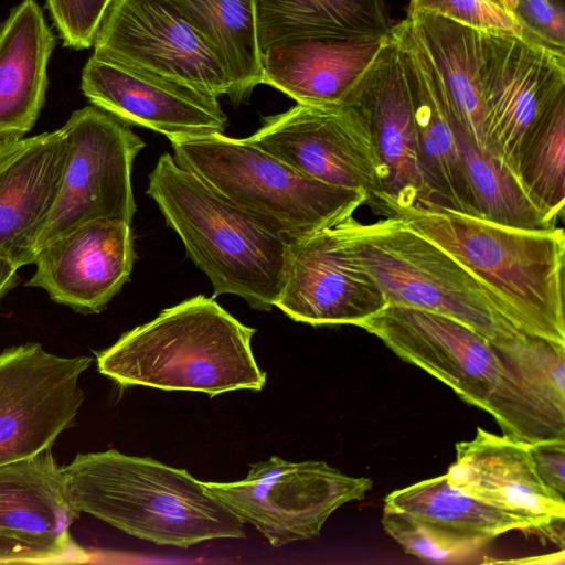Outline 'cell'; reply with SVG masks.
<instances>
[{"label": "cell", "instance_id": "27", "mask_svg": "<svg viewBox=\"0 0 565 565\" xmlns=\"http://www.w3.org/2000/svg\"><path fill=\"white\" fill-rule=\"evenodd\" d=\"M384 508L413 515L457 536L490 543L510 531L536 532L529 520L480 501L447 475L387 494Z\"/></svg>", "mask_w": 565, "mask_h": 565}, {"label": "cell", "instance_id": "25", "mask_svg": "<svg viewBox=\"0 0 565 565\" xmlns=\"http://www.w3.org/2000/svg\"><path fill=\"white\" fill-rule=\"evenodd\" d=\"M423 46L450 120L486 150L480 84L481 31L427 12L406 18Z\"/></svg>", "mask_w": 565, "mask_h": 565}, {"label": "cell", "instance_id": "6", "mask_svg": "<svg viewBox=\"0 0 565 565\" xmlns=\"http://www.w3.org/2000/svg\"><path fill=\"white\" fill-rule=\"evenodd\" d=\"M333 226L350 254L379 284L387 306L445 315L490 342L523 333L470 273L399 217L386 215L363 224L350 215Z\"/></svg>", "mask_w": 565, "mask_h": 565}, {"label": "cell", "instance_id": "12", "mask_svg": "<svg viewBox=\"0 0 565 565\" xmlns=\"http://www.w3.org/2000/svg\"><path fill=\"white\" fill-rule=\"evenodd\" d=\"M480 84L486 150L516 175L525 134L565 96V55L511 33L481 31Z\"/></svg>", "mask_w": 565, "mask_h": 565}, {"label": "cell", "instance_id": "9", "mask_svg": "<svg viewBox=\"0 0 565 565\" xmlns=\"http://www.w3.org/2000/svg\"><path fill=\"white\" fill-rule=\"evenodd\" d=\"M93 46L132 72L216 98L231 94L222 63L171 0H113Z\"/></svg>", "mask_w": 565, "mask_h": 565}, {"label": "cell", "instance_id": "32", "mask_svg": "<svg viewBox=\"0 0 565 565\" xmlns=\"http://www.w3.org/2000/svg\"><path fill=\"white\" fill-rule=\"evenodd\" d=\"M427 12L467 26L522 38L513 15L490 0H409L408 13Z\"/></svg>", "mask_w": 565, "mask_h": 565}, {"label": "cell", "instance_id": "26", "mask_svg": "<svg viewBox=\"0 0 565 565\" xmlns=\"http://www.w3.org/2000/svg\"><path fill=\"white\" fill-rule=\"evenodd\" d=\"M259 46L303 38H386L385 0H255Z\"/></svg>", "mask_w": 565, "mask_h": 565}, {"label": "cell", "instance_id": "22", "mask_svg": "<svg viewBox=\"0 0 565 565\" xmlns=\"http://www.w3.org/2000/svg\"><path fill=\"white\" fill-rule=\"evenodd\" d=\"M409 94L419 167L433 204L477 216L446 103L409 22L392 28Z\"/></svg>", "mask_w": 565, "mask_h": 565}, {"label": "cell", "instance_id": "24", "mask_svg": "<svg viewBox=\"0 0 565 565\" xmlns=\"http://www.w3.org/2000/svg\"><path fill=\"white\" fill-rule=\"evenodd\" d=\"M55 38L35 0L14 7L0 26V141L22 138L45 103Z\"/></svg>", "mask_w": 565, "mask_h": 565}, {"label": "cell", "instance_id": "19", "mask_svg": "<svg viewBox=\"0 0 565 565\" xmlns=\"http://www.w3.org/2000/svg\"><path fill=\"white\" fill-rule=\"evenodd\" d=\"M81 88L96 107L126 124L171 140L224 134L227 117L216 97L152 78L92 55Z\"/></svg>", "mask_w": 565, "mask_h": 565}, {"label": "cell", "instance_id": "21", "mask_svg": "<svg viewBox=\"0 0 565 565\" xmlns=\"http://www.w3.org/2000/svg\"><path fill=\"white\" fill-rule=\"evenodd\" d=\"M68 156L63 128L0 141V257L33 264Z\"/></svg>", "mask_w": 565, "mask_h": 565}, {"label": "cell", "instance_id": "30", "mask_svg": "<svg viewBox=\"0 0 565 565\" xmlns=\"http://www.w3.org/2000/svg\"><path fill=\"white\" fill-rule=\"evenodd\" d=\"M516 177L532 201L554 222L565 205V96L551 105L521 141Z\"/></svg>", "mask_w": 565, "mask_h": 565}, {"label": "cell", "instance_id": "34", "mask_svg": "<svg viewBox=\"0 0 565 565\" xmlns=\"http://www.w3.org/2000/svg\"><path fill=\"white\" fill-rule=\"evenodd\" d=\"M512 15L523 39L565 55L564 0H515Z\"/></svg>", "mask_w": 565, "mask_h": 565}, {"label": "cell", "instance_id": "16", "mask_svg": "<svg viewBox=\"0 0 565 565\" xmlns=\"http://www.w3.org/2000/svg\"><path fill=\"white\" fill-rule=\"evenodd\" d=\"M137 258L130 223L98 218L44 245L25 286L82 313H98L129 280Z\"/></svg>", "mask_w": 565, "mask_h": 565}, {"label": "cell", "instance_id": "7", "mask_svg": "<svg viewBox=\"0 0 565 565\" xmlns=\"http://www.w3.org/2000/svg\"><path fill=\"white\" fill-rule=\"evenodd\" d=\"M372 484L370 478L348 476L324 461L292 462L277 456L252 465L243 480L203 481L274 547L317 537L333 512L362 500Z\"/></svg>", "mask_w": 565, "mask_h": 565}, {"label": "cell", "instance_id": "13", "mask_svg": "<svg viewBox=\"0 0 565 565\" xmlns=\"http://www.w3.org/2000/svg\"><path fill=\"white\" fill-rule=\"evenodd\" d=\"M70 503L52 447L0 466V564L86 563L72 537Z\"/></svg>", "mask_w": 565, "mask_h": 565}, {"label": "cell", "instance_id": "33", "mask_svg": "<svg viewBox=\"0 0 565 565\" xmlns=\"http://www.w3.org/2000/svg\"><path fill=\"white\" fill-rule=\"evenodd\" d=\"M65 46L92 47L113 0H45Z\"/></svg>", "mask_w": 565, "mask_h": 565}, {"label": "cell", "instance_id": "14", "mask_svg": "<svg viewBox=\"0 0 565 565\" xmlns=\"http://www.w3.org/2000/svg\"><path fill=\"white\" fill-rule=\"evenodd\" d=\"M387 306L372 277L344 246L333 225L291 239L275 307L313 327L358 326Z\"/></svg>", "mask_w": 565, "mask_h": 565}, {"label": "cell", "instance_id": "28", "mask_svg": "<svg viewBox=\"0 0 565 565\" xmlns=\"http://www.w3.org/2000/svg\"><path fill=\"white\" fill-rule=\"evenodd\" d=\"M203 35L231 83L230 98L243 102L263 84L255 0H171Z\"/></svg>", "mask_w": 565, "mask_h": 565}, {"label": "cell", "instance_id": "15", "mask_svg": "<svg viewBox=\"0 0 565 565\" xmlns=\"http://www.w3.org/2000/svg\"><path fill=\"white\" fill-rule=\"evenodd\" d=\"M356 327L448 385L466 403L486 409L499 362L491 342L471 328L441 313L392 305Z\"/></svg>", "mask_w": 565, "mask_h": 565}, {"label": "cell", "instance_id": "31", "mask_svg": "<svg viewBox=\"0 0 565 565\" xmlns=\"http://www.w3.org/2000/svg\"><path fill=\"white\" fill-rule=\"evenodd\" d=\"M382 525L404 552L429 563H468L489 544L457 536L413 515L386 508Z\"/></svg>", "mask_w": 565, "mask_h": 565}, {"label": "cell", "instance_id": "8", "mask_svg": "<svg viewBox=\"0 0 565 565\" xmlns=\"http://www.w3.org/2000/svg\"><path fill=\"white\" fill-rule=\"evenodd\" d=\"M62 128L68 142L67 161L36 238L35 255L83 223L98 218L131 223L137 211L131 169L145 141L126 122L96 106L75 110Z\"/></svg>", "mask_w": 565, "mask_h": 565}, {"label": "cell", "instance_id": "5", "mask_svg": "<svg viewBox=\"0 0 565 565\" xmlns=\"http://www.w3.org/2000/svg\"><path fill=\"white\" fill-rule=\"evenodd\" d=\"M174 161L288 239L353 215L370 196L302 174L246 138L171 140Z\"/></svg>", "mask_w": 565, "mask_h": 565}, {"label": "cell", "instance_id": "36", "mask_svg": "<svg viewBox=\"0 0 565 565\" xmlns=\"http://www.w3.org/2000/svg\"><path fill=\"white\" fill-rule=\"evenodd\" d=\"M19 266L0 257V300L19 282Z\"/></svg>", "mask_w": 565, "mask_h": 565}, {"label": "cell", "instance_id": "38", "mask_svg": "<svg viewBox=\"0 0 565 565\" xmlns=\"http://www.w3.org/2000/svg\"><path fill=\"white\" fill-rule=\"evenodd\" d=\"M0 26H1V24H0Z\"/></svg>", "mask_w": 565, "mask_h": 565}, {"label": "cell", "instance_id": "1", "mask_svg": "<svg viewBox=\"0 0 565 565\" xmlns=\"http://www.w3.org/2000/svg\"><path fill=\"white\" fill-rule=\"evenodd\" d=\"M377 205L454 257L520 331L565 344L563 227L516 228L433 203Z\"/></svg>", "mask_w": 565, "mask_h": 565}, {"label": "cell", "instance_id": "2", "mask_svg": "<svg viewBox=\"0 0 565 565\" xmlns=\"http://www.w3.org/2000/svg\"><path fill=\"white\" fill-rule=\"evenodd\" d=\"M65 492L78 513L157 545L188 548L243 539L245 523L188 470L115 449L77 454L62 467Z\"/></svg>", "mask_w": 565, "mask_h": 565}, {"label": "cell", "instance_id": "20", "mask_svg": "<svg viewBox=\"0 0 565 565\" xmlns=\"http://www.w3.org/2000/svg\"><path fill=\"white\" fill-rule=\"evenodd\" d=\"M446 475L458 489L563 542L557 531L564 529L565 498L543 483L527 444L479 427L472 439L456 444V460Z\"/></svg>", "mask_w": 565, "mask_h": 565}, {"label": "cell", "instance_id": "10", "mask_svg": "<svg viewBox=\"0 0 565 565\" xmlns=\"http://www.w3.org/2000/svg\"><path fill=\"white\" fill-rule=\"evenodd\" d=\"M92 362L35 342L0 353V466L51 448L73 425L85 398L79 377Z\"/></svg>", "mask_w": 565, "mask_h": 565}, {"label": "cell", "instance_id": "17", "mask_svg": "<svg viewBox=\"0 0 565 565\" xmlns=\"http://www.w3.org/2000/svg\"><path fill=\"white\" fill-rule=\"evenodd\" d=\"M491 344L499 372L484 411L527 445L565 439V344L526 333Z\"/></svg>", "mask_w": 565, "mask_h": 565}, {"label": "cell", "instance_id": "23", "mask_svg": "<svg viewBox=\"0 0 565 565\" xmlns=\"http://www.w3.org/2000/svg\"><path fill=\"white\" fill-rule=\"evenodd\" d=\"M390 36L303 38L274 44L263 51V84L298 104H342Z\"/></svg>", "mask_w": 565, "mask_h": 565}, {"label": "cell", "instance_id": "18", "mask_svg": "<svg viewBox=\"0 0 565 565\" xmlns=\"http://www.w3.org/2000/svg\"><path fill=\"white\" fill-rule=\"evenodd\" d=\"M342 104L364 120L383 168L382 190L373 202L433 203L418 162L409 94L392 34Z\"/></svg>", "mask_w": 565, "mask_h": 565}, {"label": "cell", "instance_id": "29", "mask_svg": "<svg viewBox=\"0 0 565 565\" xmlns=\"http://www.w3.org/2000/svg\"><path fill=\"white\" fill-rule=\"evenodd\" d=\"M450 119V118H449ZM478 217L524 230L556 226L527 195L516 175L450 120Z\"/></svg>", "mask_w": 565, "mask_h": 565}, {"label": "cell", "instance_id": "37", "mask_svg": "<svg viewBox=\"0 0 565 565\" xmlns=\"http://www.w3.org/2000/svg\"><path fill=\"white\" fill-rule=\"evenodd\" d=\"M492 2H494L495 4H498L499 7H501V3H500V0H490ZM502 8V7H501Z\"/></svg>", "mask_w": 565, "mask_h": 565}, {"label": "cell", "instance_id": "4", "mask_svg": "<svg viewBox=\"0 0 565 565\" xmlns=\"http://www.w3.org/2000/svg\"><path fill=\"white\" fill-rule=\"evenodd\" d=\"M147 194L210 279L214 298L230 294L257 310L275 307L290 239L217 194L168 152L149 174Z\"/></svg>", "mask_w": 565, "mask_h": 565}, {"label": "cell", "instance_id": "3", "mask_svg": "<svg viewBox=\"0 0 565 565\" xmlns=\"http://www.w3.org/2000/svg\"><path fill=\"white\" fill-rule=\"evenodd\" d=\"M255 332L214 297L199 295L125 332L96 353L97 367L121 387L193 391L211 398L231 391L257 392L267 375L253 353Z\"/></svg>", "mask_w": 565, "mask_h": 565}, {"label": "cell", "instance_id": "35", "mask_svg": "<svg viewBox=\"0 0 565 565\" xmlns=\"http://www.w3.org/2000/svg\"><path fill=\"white\" fill-rule=\"evenodd\" d=\"M536 472L543 483L564 498L565 495V439L542 440L530 444Z\"/></svg>", "mask_w": 565, "mask_h": 565}, {"label": "cell", "instance_id": "11", "mask_svg": "<svg viewBox=\"0 0 565 565\" xmlns=\"http://www.w3.org/2000/svg\"><path fill=\"white\" fill-rule=\"evenodd\" d=\"M246 140L320 182L363 191L373 202L383 168L371 134L347 104H296L265 118Z\"/></svg>", "mask_w": 565, "mask_h": 565}]
</instances>
